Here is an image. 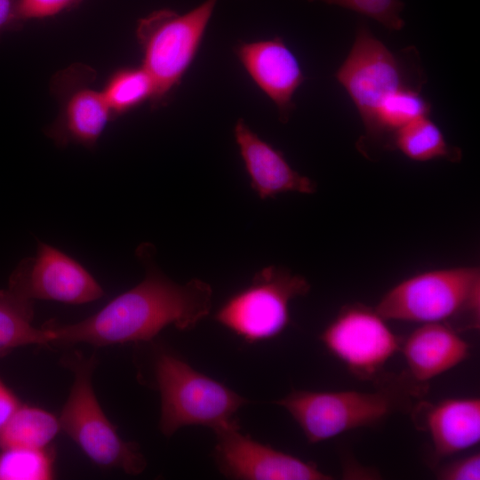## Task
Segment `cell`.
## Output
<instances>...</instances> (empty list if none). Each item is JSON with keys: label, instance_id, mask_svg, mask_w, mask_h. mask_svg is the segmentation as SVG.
Wrapping results in <instances>:
<instances>
[{"label": "cell", "instance_id": "d6986e66", "mask_svg": "<svg viewBox=\"0 0 480 480\" xmlns=\"http://www.w3.org/2000/svg\"><path fill=\"white\" fill-rule=\"evenodd\" d=\"M60 428L59 418L44 409L20 404L0 429V450L47 448Z\"/></svg>", "mask_w": 480, "mask_h": 480}, {"label": "cell", "instance_id": "cb8c5ba5", "mask_svg": "<svg viewBox=\"0 0 480 480\" xmlns=\"http://www.w3.org/2000/svg\"><path fill=\"white\" fill-rule=\"evenodd\" d=\"M436 476L441 480H479V452L441 466L436 469Z\"/></svg>", "mask_w": 480, "mask_h": 480}, {"label": "cell", "instance_id": "d4e9b609", "mask_svg": "<svg viewBox=\"0 0 480 480\" xmlns=\"http://www.w3.org/2000/svg\"><path fill=\"white\" fill-rule=\"evenodd\" d=\"M20 404L15 394L0 378V429L5 425Z\"/></svg>", "mask_w": 480, "mask_h": 480}, {"label": "cell", "instance_id": "3957f363", "mask_svg": "<svg viewBox=\"0 0 480 480\" xmlns=\"http://www.w3.org/2000/svg\"><path fill=\"white\" fill-rule=\"evenodd\" d=\"M386 320L443 323L458 332L478 329L480 269L457 267L426 271L388 291L374 308Z\"/></svg>", "mask_w": 480, "mask_h": 480}, {"label": "cell", "instance_id": "ac0fdd59", "mask_svg": "<svg viewBox=\"0 0 480 480\" xmlns=\"http://www.w3.org/2000/svg\"><path fill=\"white\" fill-rule=\"evenodd\" d=\"M33 305L12 297L6 290L0 291V356L20 347L52 343L50 329L32 324Z\"/></svg>", "mask_w": 480, "mask_h": 480}, {"label": "cell", "instance_id": "5b68a950", "mask_svg": "<svg viewBox=\"0 0 480 480\" xmlns=\"http://www.w3.org/2000/svg\"><path fill=\"white\" fill-rule=\"evenodd\" d=\"M61 364L74 376L59 418L61 429L94 464L121 469L132 476L142 473L147 460L139 444L121 438L94 393L92 380L97 364L95 355L89 357L74 351L65 355Z\"/></svg>", "mask_w": 480, "mask_h": 480}, {"label": "cell", "instance_id": "7402d4cb", "mask_svg": "<svg viewBox=\"0 0 480 480\" xmlns=\"http://www.w3.org/2000/svg\"><path fill=\"white\" fill-rule=\"evenodd\" d=\"M320 1L338 5L371 18L390 30L399 31L404 27L401 12L404 8L402 0H307Z\"/></svg>", "mask_w": 480, "mask_h": 480}, {"label": "cell", "instance_id": "ba28073f", "mask_svg": "<svg viewBox=\"0 0 480 480\" xmlns=\"http://www.w3.org/2000/svg\"><path fill=\"white\" fill-rule=\"evenodd\" d=\"M309 290L302 276L268 266L258 271L246 288L228 299L214 318L246 342L270 340L288 326L291 300Z\"/></svg>", "mask_w": 480, "mask_h": 480}, {"label": "cell", "instance_id": "7a4b0ae2", "mask_svg": "<svg viewBox=\"0 0 480 480\" xmlns=\"http://www.w3.org/2000/svg\"><path fill=\"white\" fill-rule=\"evenodd\" d=\"M372 391L292 390L274 404L284 408L310 444L320 443L361 428L382 425L397 413L412 412L428 392L427 383L407 371L382 372Z\"/></svg>", "mask_w": 480, "mask_h": 480}, {"label": "cell", "instance_id": "9c48e42d", "mask_svg": "<svg viewBox=\"0 0 480 480\" xmlns=\"http://www.w3.org/2000/svg\"><path fill=\"white\" fill-rule=\"evenodd\" d=\"M325 348L356 377L375 380L401 348L398 337L375 308L363 304L343 307L324 328Z\"/></svg>", "mask_w": 480, "mask_h": 480}, {"label": "cell", "instance_id": "44dd1931", "mask_svg": "<svg viewBox=\"0 0 480 480\" xmlns=\"http://www.w3.org/2000/svg\"><path fill=\"white\" fill-rule=\"evenodd\" d=\"M54 477L52 449L11 447L0 452V480H49Z\"/></svg>", "mask_w": 480, "mask_h": 480}, {"label": "cell", "instance_id": "9a60e30c", "mask_svg": "<svg viewBox=\"0 0 480 480\" xmlns=\"http://www.w3.org/2000/svg\"><path fill=\"white\" fill-rule=\"evenodd\" d=\"M234 135L251 187L261 199L278 194H312L316 184L292 168L284 154L260 139L243 119L234 127Z\"/></svg>", "mask_w": 480, "mask_h": 480}, {"label": "cell", "instance_id": "2e32d148", "mask_svg": "<svg viewBox=\"0 0 480 480\" xmlns=\"http://www.w3.org/2000/svg\"><path fill=\"white\" fill-rule=\"evenodd\" d=\"M409 374L420 383L457 366L469 356V344L452 326L422 324L401 347Z\"/></svg>", "mask_w": 480, "mask_h": 480}, {"label": "cell", "instance_id": "5bb4252c", "mask_svg": "<svg viewBox=\"0 0 480 480\" xmlns=\"http://www.w3.org/2000/svg\"><path fill=\"white\" fill-rule=\"evenodd\" d=\"M416 426L427 431L433 445V461L476 445L480 441L479 397L420 400L411 412Z\"/></svg>", "mask_w": 480, "mask_h": 480}, {"label": "cell", "instance_id": "603a6c76", "mask_svg": "<svg viewBox=\"0 0 480 480\" xmlns=\"http://www.w3.org/2000/svg\"><path fill=\"white\" fill-rule=\"evenodd\" d=\"M83 0H17L19 20L44 19L69 10Z\"/></svg>", "mask_w": 480, "mask_h": 480}, {"label": "cell", "instance_id": "8fae6325", "mask_svg": "<svg viewBox=\"0 0 480 480\" xmlns=\"http://www.w3.org/2000/svg\"><path fill=\"white\" fill-rule=\"evenodd\" d=\"M94 79L93 69L81 64L54 76L52 89L60 111L45 133L57 146L78 144L92 148L113 119L101 91L92 85Z\"/></svg>", "mask_w": 480, "mask_h": 480}, {"label": "cell", "instance_id": "6da1fadb", "mask_svg": "<svg viewBox=\"0 0 480 480\" xmlns=\"http://www.w3.org/2000/svg\"><path fill=\"white\" fill-rule=\"evenodd\" d=\"M153 246L143 244L136 254L146 268L144 279L121 293L97 313L74 324L53 320L44 326L53 334V344L87 343L105 347L151 341L164 328L190 330L209 315L212 290L194 278L173 282L154 262Z\"/></svg>", "mask_w": 480, "mask_h": 480}, {"label": "cell", "instance_id": "52a82bcc", "mask_svg": "<svg viewBox=\"0 0 480 480\" xmlns=\"http://www.w3.org/2000/svg\"><path fill=\"white\" fill-rule=\"evenodd\" d=\"M216 3L205 0L183 14L162 9L139 20L136 36L142 51L141 66L155 83L154 104L180 83L198 52Z\"/></svg>", "mask_w": 480, "mask_h": 480}, {"label": "cell", "instance_id": "30bf717a", "mask_svg": "<svg viewBox=\"0 0 480 480\" xmlns=\"http://www.w3.org/2000/svg\"><path fill=\"white\" fill-rule=\"evenodd\" d=\"M14 298L84 304L99 300L104 291L76 260L47 244L38 242L35 257L21 260L12 273L8 288Z\"/></svg>", "mask_w": 480, "mask_h": 480}, {"label": "cell", "instance_id": "484cf974", "mask_svg": "<svg viewBox=\"0 0 480 480\" xmlns=\"http://www.w3.org/2000/svg\"><path fill=\"white\" fill-rule=\"evenodd\" d=\"M18 21L17 0H0V32Z\"/></svg>", "mask_w": 480, "mask_h": 480}, {"label": "cell", "instance_id": "8992f818", "mask_svg": "<svg viewBox=\"0 0 480 480\" xmlns=\"http://www.w3.org/2000/svg\"><path fill=\"white\" fill-rule=\"evenodd\" d=\"M347 91L367 129L383 101L396 92L427 83L420 53L414 46L390 51L361 21L354 44L335 73Z\"/></svg>", "mask_w": 480, "mask_h": 480}, {"label": "cell", "instance_id": "4fadbf2b", "mask_svg": "<svg viewBox=\"0 0 480 480\" xmlns=\"http://www.w3.org/2000/svg\"><path fill=\"white\" fill-rule=\"evenodd\" d=\"M235 52L252 81L276 105L280 121L286 123L295 108L293 95L306 80L296 56L278 36L242 42Z\"/></svg>", "mask_w": 480, "mask_h": 480}, {"label": "cell", "instance_id": "e0dca14e", "mask_svg": "<svg viewBox=\"0 0 480 480\" xmlns=\"http://www.w3.org/2000/svg\"><path fill=\"white\" fill-rule=\"evenodd\" d=\"M389 149L400 151L418 162L446 159L460 162L461 149L450 145L440 128L428 117H420L400 128L393 135Z\"/></svg>", "mask_w": 480, "mask_h": 480}, {"label": "cell", "instance_id": "7c38bea8", "mask_svg": "<svg viewBox=\"0 0 480 480\" xmlns=\"http://www.w3.org/2000/svg\"><path fill=\"white\" fill-rule=\"evenodd\" d=\"M215 460L227 477L240 480H330L310 461L278 451L240 432L236 420L214 430Z\"/></svg>", "mask_w": 480, "mask_h": 480}, {"label": "cell", "instance_id": "ffe728a7", "mask_svg": "<svg viewBox=\"0 0 480 480\" xmlns=\"http://www.w3.org/2000/svg\"><path fill=\"white\" fill-rule=\"evenodd\" d=\"M101 92L114 118L147 100L154 102L156 86L148 71L140 66L116 71Z\"/></svg>", "mask_w": 480, "mask_h": 480}, {"label": "cell", "instance_id": "277c9868", "mask_svg": "<svg viewBox=\"0 0 480 480\" xmlns=\"http://www.w3.org/2000/svg\"><path fill=\"white\" fill-rule=\"evenodd\" d=\"M152 359L153 384L160 394L159 428L169 437L191 425L213 430L235 420L249 401L222 383L199 372L179 356L156 348Z\"/></svg>", "mask_w": 480, "mask_h": 480}]
</instances>
